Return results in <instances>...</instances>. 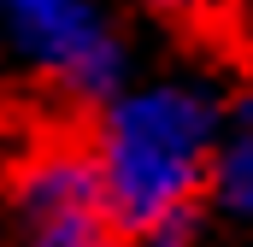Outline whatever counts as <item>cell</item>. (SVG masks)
I'll return each mask as SVG.
<instances>
[{"label":"cell","instance_id":"1","mask_svg":"<svg viewBox=\"0 0 253 247\" xmlns=\"http://www.w3.org/2000/svg\"><path fill=\"white\" fill-rule=\"evenodd\" d=\"M94 159H100L106 206L129 230V242L165 236L218 183L212 112L194 94H177V88L124 100L94 129Z\"/></svg>","mask_w":253,"mask_h":247},{"label":"cell","instance_id":"4","mask_svg":"<svg viewBox=\"0 0 253 247\" xmlns=\"http://www.w3.org/2000/svg\"><path fill=\"white\" fill-rule=\"evenodd\" d=\"M218 194H224L242 218H253V135L218 165Z\"/></svg>","mask_w":253,"mask_h":247},{"label":"cell","instance_id":"2","mask_svg":"<svg viewBox=\"0 0 253 247\" xmlns=\"http://www.w3.org/2000/svg\"><path fill=\"white\" fill-rule=\"evenodd\" d=\"M12 18H18L24 41L42 59H53L59 71L83 77V82L112 77V41L100 36V24L77 0H12Z\"/></svg>","mask_w":253,"mask_h":247},{"label":"cell","instance_id":"6","mask_svg":"<svg viewBox=\"0 0 253 247\" xmlns=\"http://www.w3.org/2000/svg\"><path fill=\"white\" fill-rule=\"evenodd\" d=\"M147 247H189V242H183L177 230H165V236H147Z\"/></svg>","mask_w":253,"mask_h":247},{"label":"cell","instance_id":"3","mask_svg":"<svg viewBox=\"0 0 253 247\" xmlns=\"http://www.w3.org/2000/svg\"><path fill=\"white\" fill-rule=\"evenodd\" d=\"M30 247H129V230L112 218V206H71L36 218Z\"/></svg>","mask_w":253,"mask_h":247},{"label":"cell","instance_id":"5","mask_svg":"<svg viewBox=\"0 0 253 247\" xmlns=\"http://www.w3.org/2000/svg\"><path fill=\"white\" fill-rule=\"evenodd\" d=\"M153 6H165V12H177V18H200L212 0H153Z\"/></svg>","mask_w":253,"mask_h":247}]
</instances>
